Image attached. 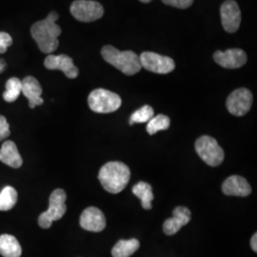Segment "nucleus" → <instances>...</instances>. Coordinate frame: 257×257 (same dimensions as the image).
<instances>
[{"label": "nucleus", "instance_id": "obj_1", "mask_svg": "<svg viewBox=\"0 0 257 257\" xmlns=\"http://www.w3.org/2000/svg\"><path fill=\"white\" fill-rule=\"evenodd\" d=\"M59 19L56 12L49 14L46 19L36 22L31 28V35L37 42L39 50L44 54L54 53L58 48V37L61 35V28L55 22Z\"/></svg>", "mask_w": 257, "mask_h": 257}, {"label": "nucleus", "instance_id": "obj_2", "mask_svg": "<svg viewBox=\"0 0 257 257\" xmlns=\"http://www.w3.org/2000/svg\"><path fill=\"white\" fill-rule=\"evenodd\" d=\"M131 178L128 166L119 161L108 162L102 167L98 179L102 187L110 193H119L127 187Z\"/></svg>", "mask_w": 257, "mask_h": 257}, {"label": "nucleus", "instance_id": "obj_3", "mask_svg": "<svg viewBox=\"0 0 257 257\" xmlns=\"http://www.w3.org/2000/svg\"><path fill=\"white\" fill-rule=\"evenodd\" d=\"M101 55L106 62L126 75L138 74L142 69L139 56L133 51L121 52L114 47L107 45L102 48Z\"/></svg>", "mask_w": 257, "mask_h": 257}, {"label": "nucleus", "instance_id": "obj_4", "mask_svg": "<svg viewBox=\"0 0 257 257\" xmlns=\"http://www.w3.org/2000/svg\"><path fill=\"white\" fill-rule=\"evenodd\" d=\"M67 194L64 190L56 189L50 195L49 208L38 217V225L42 229H49L54 221L59 220L64 216L67 211Z\"/></svg>", "mask_w": 257, "mask_h": 257}, {"label": "nucleus", "instance_id": "obj_5", "mask_svg": "<svg viewBox=\"0 0 257 257\" xmlns=\"http://www.w3.org/2000/svg\"><path fill=\"white\" fill-rule=\"evenodd\" d=\"M88 104L94 112L110 113L119 109L122 100L115 92L105 89H96L89 94Z\"/></svg>", "mask_w": 257, "mask_h": 257}, {"label": "nucleus", "instance_id": "obj_6", "mask_svg": "<svg viewBox=\"0 0 257 257\" xmlns=\"http://www.w3.org/2000/svg\"><path fill=\"white\" fill-rule=\"evenodd\" d=\"M195 151L203 161L211 167L220 165L225 157L224 151L218 142L208 136H203L196 140Z\"/></svg>", "mask_w": 257, "mask_h": 257}, {"label": "nucleus", "instance_id": "obj_7", "mask_svg": "<svg viewBox=\"0 0 257 257\" xmlns=\"http://www.w3.org/2000/svg\"><path fill=\"white\" fill-rule=\"evenodd\" d=\"M70 11L74 19L81 22H92L101 19L104 15L101 4L92 0H75Z\"/></svg>", "mask_w": 257, "mask_h": 257}, {"label": "nucleus", "instance_id": "obj_8", "mask_svg": "<svg viewBox=\"0 0 257 257\" xmlns=\"http://www.w3.org/2000/svg\"><path fill=\"white\" fill-rule=\"evenodd\" d=\"M139 60L142 68L156 74H169L172 73L175 68L173 58L152 52L142 53L139 56Z\"/></svg>", "mask_w": 257, "mask_h": 257}, {"label": "nucleus", "instance_id": "obj_9", "mask_svg": "<svg viewBox=\"0 0 257 257\" xmlns=\"http://www.w3.org/2000/svg\"><path fill=\"white\" fill-rule=\"evenodd\" d=\"M227 109L234 116H243L252 105V93L248 89L240 88L230 93L227 99Z\"/></svg>", "mask_w": 257, "mask_h": 257}, {"label": "nucleus", "instance_id": "obj_10", "mask_svg": "<svg viewBox=\"0 0 257 257\" xmlns=\"http://www.w3.org/2000/svg\"><path fill=\"white\" fill-rule=\"evenodd\" d=\"M222 26L228 33H235L241 23V11L234 0L225 1L220 8Z\"/></svg>", "mask_w": 257, "mask_h": 257}, {"label": "nucleus", "instance_id": "obj_11", "mask_svg": "<svg viewBox=\"0 0 257 257\" xmlns=\"http://www.w3.org/2000/svg\"><path fill=\"white\" fill-rule=\"evenodd\" d=\"M44 66L48 70H58L64 73L68 78L74 79L78 76V68L74 64L72 57L66 55H49L45 58Z\"/></svg>", "mask_w": 257, "mask_h": 257}, {"label": "nucleus", "instance_id": "obj_12", "mask_svg": "<svg viewBox=\"0 0 257 257\" xmlns=\"http://www.w3.org/2000/svg\"><path fill=\"white\" fill-rule=\"evenodd\" d=\"M214 61L226 69H238L247 62V55L241 49H229L225 52L217 51L213 55Z\"/></svg>", "mask_w": 257, "mask_h": 257}, {"label": "nucleus", "instance_id": "obj_13", "mask_svg": "<svg viewBox=\"0 0 257 257\" xmlns=\"http://www.w3.org/2000/svg\"><path fill=\"white\" fill-rule=\"evenodd\" d=\"M79 223L84 230L99 232L106 228V217L99 209L89 207L83 211Z\"/></svg>", "mask_w": 257, "mask_h": 257}, {"label": "nucleus", "instance_id": "obj_14", "mask_svg": "<svg viewBox=\"0 0 257 257\" xmlns=\"http://www.w3.org/2000/svg\"><path fill=\"white\" fill-rule=\"evenodd\" d=\"M192 218V212L186 207H176L173 211V217L163 224V231L167 235H174L186 226Z\"/></svg>", "mask_w": 257, "mask_h": 257}, {"label": "nucleus", "instance_id": "obj_15", "mask_svg": "<svg viewBox=\"0 0 257 257\" xmlns=\"http://www.w3.org/2000/svg\"><path fill=\"white\" fill-rule=\"evenodd\" d=\"M222 192L229 196L245 197L251 193L248 181L239 175H231L222 184Z\"/></svg>", "mask_w": 257, "mask_h": 257}, {"label": "nucleus", "instance_id": "obj_16", "mask_svg": "<svg viewBox=\"0 0 257 257\" xmlns=\"http://www.w3.org/2000/svg\"><path fill=\"white\" fill-rule=\"evenodd\" d=\"M22 90L21 92L29 100V106L31 109L36 108L43 104V98L41 97L42 88L40 83L34 76H26L22 81Z\"/></svg>", "mask_w": 257, "mask_h": 257}, {"label": "nucleus", "instance_id": "obj_17", "mask_svg": "<svg viewBox=\"0 0 257 257\" xmlns=\"http://www.w3.org/2000/svg\"><path fill=\"white\" fill-rule=\"evenodd\" d=\"M0 161L14 169L21 167L23 160L15 142L5 141L0 149Z\"/></svg>", "mask_w": 257, "mask_h": 257}, {"label": "nucleus", "instance_id": "obj_18", "mask_svg": "<svg viewBox=\"0 0 257 257\" xmlns=\"http://www.w3.org/2000/svg\"><path fill=\"white\" fill-rule=\"evenodd\" d=\"M22 248L19 240L10 234L0 235V254L4 257H20Z\"/></svg>", "mask_w": 257, "mask_h": 257}, {"label": "nucleus", "instance_id": "obj_19", "mask_svg": "<svg viewBox=\"0 0 257 257\" xmlns=\"http://www.w3.org/2000/svg\"><path fill=\"white\" fill-rule=\"evenodd\" d=\"M140 247L138 239L132 238L128 240H119L111 249L112 257L132 256Z\"/></svg>", "mask_w": 257, "mask_h": 257}, {"label": "nucleus", "instance_id": "obj_20", "mask_svg": "<svg viewBox=\"0 0 257 257\" xmlns=\"http://www.w3.org/2000/svg\"><path fill=\"white\" fill-rule=\"evenodd\" d=\"M133 193L141 200L143 209H152V201L154 200L155 196L153 193V187L150 184L143 181L138 182L133 187Z\"/></svg>", "mask_w": 257, "mask_h": 257}, {"label": "nucleus", "instance_id": "obj_21", "mask_svg": "<svg viewBox=\"0 0 257 257\" xmlns=\"http://www.w3.org/2000/svg\"><path fill=\"white\" fill-rule=\"evenodd\" d=\"M18 202V192L12 187H5L0 193V211L12 210Z\"/></svg>", "mask_w": 257, "mask_h": 257}, {"label": "nucleus", "instance_id": "obj_22", "mask_svg": "<svg viewBox=\"0 0 257 257\" xmlns=\"http://www.w3.org/2000/svg\"><path fill=\"white\" fill-rule=\"evenodd\" d=\"M22 84L18 77H12L6 83V91L3 93V98L6 102L16 101L21 93Z\"/></svg>", "mask_w": 257, "mask_h": 257}, {"label": "nucleus", "instance_id": "obj_23", "mask_svg": "<svg viewBox=\"0 0 257 257\" xmlns=\"http://www.w3.org/2000/svg\"><path fill=\"white\" fill-rule=\"evenodd\" d=\"M170 125H171V119L167 115L158 114L156 116H154L148 122L146 130L149 135L153 136L160 131L168 130L170 128Z\"/></svg>", "mask_w": 257, "mask_h": 257}, {"label": "nucleus", "instance_id": "obj_24", "mask_svg": "<svg viewBox=\"0 0 257 257\" xmlns=\"http://www.w3.org/2000/svg\"><path fill=\"white\" fill-rule=\"evenodd\" d=\"M155 116V110L149 106L145 105L142 108L136 110L130 118V125L136 124V123H147L150 120Z\"/></svg>", "mask_w": 257, "mask_h": 257}, {"label": "nucleus", "instance_id": "obj_25", "mask_svg": "<svg viewBox=\"0 0 257 257\" xmlns=\"http://www.w3.org/2000/svg\"><path fill=\"white\" fill-rule=\"evenodd\" d=\"M162 2L177 9H187L193 5V0H162Z\"/></svg>", "mask_w": 257, "mask_h": 257}, {"label": "nucleus", "instance_id": "obj_26", "mask_svg": "<svg viewBox=\"0 0 257 257\" xmlns=\"http://www.w3.org/2000/svg\"><path fill=\"white\" fill-rule=\"evenodd\" d=\"M13 44V38L8 33L0 32V54H5Z\"/></svg>", "mask_w": 257, "mask_h": 257}, {"label": "nucleus", "instance_id": "obj_27", "mask_svg": "<svg viewBox=\"0 0 257 257\" xmlns=\"http://www.w3.org/2000/svg\"><path fill=\"white\" fill-rule=\"evenodd\" d=\"M10 125L5 116L0 115V141L10 136Z\"/></svg>", "mask_w": 257, "mask_h": 257}, {"label": "nucleus", "instance_id": "obj_28", "mask_svg": "<svg viewBox=\"0 0 257 257\" xmlns=\"http://www.w3.org/2000/svg\"><path fill=\"white\" fill-rule=\"evenodd\" d=\"M257 234L256 233H254L253 235H252V237L250 239V247H251V249L253 250V251H257Z\"/></svg>", "mask_w": 257, "mask_h": 257}, {"label": "nucleus", "instance_id": "obj_29", "mask_svg": "<svg viewBox=\"0 0 257 257\" xmlns=\"http://www.w3.org/2000/svg\"><path fill=\"white\" fill-rule=\"evenodd\" d=\"M6 67H7L6 61H5L4 59H1V58H0V74H2V73L5 71Z\"/></svg>", "mask_w": 257, "mask_h": 257}, {"label": "nucleus", "instance_id": "obj_30", "mask_svg": "<svg viewBox=\"0 0 257 257\" xmlns=\"http://www.w3.org/2000/svg\"><path fill=\"white\" fill-rule=\"evenodd\" d=\"M139 1H141V2H143V3H149V2H151L152 0H139Z\"/></svg>", "mask_w": 257, "mask_h": 257}]
</instances>
